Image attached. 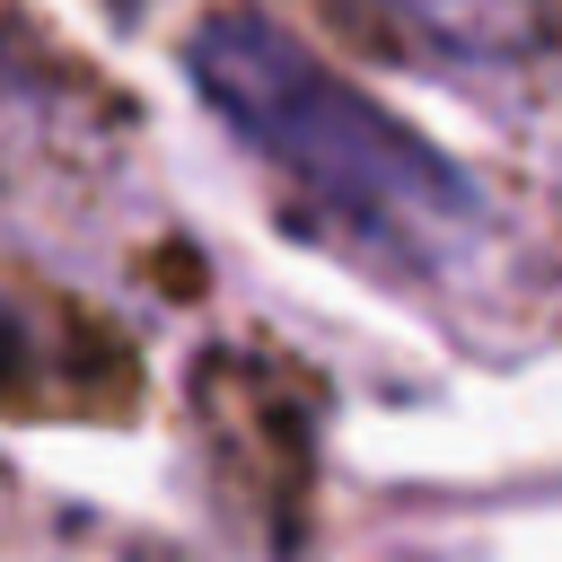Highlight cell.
<instances>
[{
	"instance_id": "3957f363",
	"label": "cell",
	"mask_w": 562,
	"mask_h": 562,
	"mask_svg": "<svg viewBox=\"0 0 562 562\" xmlns=\"http://www.w3.org/2000/svg\"><path fill=\"white\" fill-rule=\"evenodd\" d=\"M0 88H9V97L44 88V53H35V35L18 26V9H9V0H0Z\"/></svg>"
},
{
	"instance_id": "6da1fadb",
	"label": "cell",
	"mask_w": 562,
	"mask_h": 562,
	"mask_svg": "<svg viewBox=\"0 0 562 562\" xmlns=\"http://www.w3.org/2000/svg\"><path fill=\"white\" fill-rule=\"evenodd\" d=\"M193 97L360 255L430 272L448 263L474 228L483 202L474 184L413 132L395 123L378 97H360L351 79H334L299 35H281L255 9H220L193 26L184 44Z\"/></svg>"
},
{
	"instance_id": "7a4b0ae2",
	"label": "cell",
	"mask_w": 562,
	"mask_h": 562,
	"mask_svg": "<svg viewBox=\"0 0 562 562\" xmlns=\"http://www.w3.org/2000/svg\"><path fill=\"white\" fill-rule=\"evenodd\" d=\"M448 61H509L536 44V0H369Z\"/></svg>"
},
{
	"instance_id": "277c9868",
	"label": "cell",
	"mask_w": 562,
	"mask_h": 562,
	"mask_svg": "<svg viewBox=\"0 0 562 562\" xmlns=\"http://www.w3.org/2000/svg\"><path fill=\"white\" fill-rule=\"evenodd\" d=\"M26 360H35V342H26V325L0 307V395H26Z\"/></svg>"
}]
</instances>
